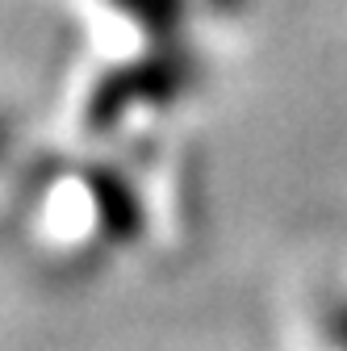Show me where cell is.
Segmentation results:
<instances>
[{"label": "cell", "instance_id": "6da1fadb", "mask_svg": "<svg viewBox=\"0 0 347 351\" xmlns=\"http://www.w3.org/2000/svg\"><path fill=\"white\" fill-rule=\"evenodd\" d=\"M331 343H335V351H347V301H339L335 310H331Z\"/></svg>", "mask_w": 347, "mask_h": 351}]
</instances>
